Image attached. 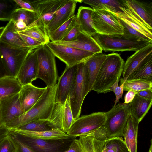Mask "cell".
I'll return each mask as SVG.
<instances>
[{
	"mask_svg": "<svg viewBox=\"0 0 152 152\" xmlns=\"http://www.w3.org/2000/svg\"><path fill=\"white\" fill-rule=\"evenodd\" d=\"M46 88L43 95L30 110L12 121L3 125L5 128H17L34 121L49 120L55 104L57 84Z\"/></svg>",
	"mask_w": 152,
	"mask_h": 152,
	"instance_id": "cell-1",
	"label": "cell"
},
{
	"mask_svg": "<svg viewBox=\"0 0 152 152\" xmlns=\"http://www.w3.org/2000/svg\"><path fill=\"white\" fill-rule=\"evenodd\" d=\"M124 63L118 53H113L107 55L103 63L92 90L97 93H106L117 80H119L122 73Z\"/></svg>",
	"mask_w": 152,
	"mask_h": 152,
	"instance_id": "cell-2",
	"label": "cell"
},
{
	"mask_svg": "<svg viewBox=\"0 0 152 152\" xmlns=\"http://www.w3.org/2000/svg\"><path fill=\"white\" fill-rule=\"evenodd\" d=\"M36 50L38 66L37 78L42 80L46 86L52 87L58 79L56 57L46 44L39 46Z\"/></svg>",
	"mask_w": 152,
	"mask_h": 152,
	"instance_id": "cell-3",
	"label": "cell"
},
{
	"mask_svg": "<svg viewBox=\"0 0 152 152\" xmlns=\"http://www.w3.org/2000/svg\"><path fill=\"white\" fill-rule=\"evenodd\" d=\"M37 48L16 47L0 41V53L8 76L16 77L28 56Z\"/></svg>",
	"mask_w": 152,
	"mask_h": 152,
	"instance_id": "cell-4",
	"label": "cell"
},
{
	"mask_svg": "<svg viewBox=\"0 0 152 152\" xmlns=\"http://www.w3.org/2000/svg\"><path fill=\"white\" fill-rule=\"evenodd\" d=\"M92 18L96 33L111 37L122 36L124 29L116 14L105 10L93 9Z\"/></svg>",
	"mask_w": 152,
	"mask_h": 152,
	"instance_id": "cell-5",
	"label": "cell"
},
{
	"mask_svg": "<svg viewBox=\"0 0 152 152\" xmlns=\"http://www.w3.org/2000/svg\"><path fill=\"white\" fill-rule=\"evenodd\" d=\"M89 92L88 83L84 72L83 62L77 65L76 77L69 95L75 121L80 117L83 102Z\"/></svg>",
	"mask_w": 152,
	"mask_h": 152,
	"instance_id": "cell-6",
	"label": "cell"
},
{
	"mask_svg": "<svg viewBox=\"0 0 152 152\" xmlns=\"http://www.w3.org/2000/svg\"><path fill=\"white\" fill-rule=\"evenodd\" d=\"M102 50L105 51H136L150 44L148 42L125 39L122 37H111L97 33L92 36Z\"/></svg>",
	"mask_w": 152,
	"mask_h": 152,
	"instance_id": "cell-7",
	"label": "cell"
},
{
	"mask_svg": "<svg viewBox=\"0 0 152 152\" xmlns=\"http://www.w3.org/2000/svg\"><path fill=\"white\" fill-rule=\"evenodd\" d=\"M106 119L104 112H94L83 115L74 121L66 134L70 137L89 135L103 126Z\"/></svg>",
	"mask_w": 152,
	"mask_h": 152,
	"instance_id": "cell-8",
	"label": "cell"
},
{
	"mask_svg": "<svg viewBox=\"0 0 152 152\" xmlns=\"http://www.w3.org/2000/svg\"><path fill=\"white\" fill-rule=\"evenodd\" d=\"M129 112L127 104L120 103L105 112L106 119L104 125L108 138L122 137Z\"/></svg>",
	"mask_w": 152,
	"mask_h": 152,
	"instance_id": "cell-9",
	"label": "cell"
},
{
	"mask_svg": "<svg viewBox=\"0 0 152 152\" xmlns=\"http://www.w3.org/2000/svg\"><path fill=\"white\" fill-rule=\"evenodd\" d=\"M55 57L71 67L84 62L95 53L50 42L46 44Z\"/></svg>",
	"mask_w": 152,
	"mask_h": 152,
	"instance_id": "cell-10",
	"label": "cell"
},
{
	"mask_svg": "<svg viewBox=\"0 0 152 152\" xmlns=\"http://www.w3.org/2000/svg\"><path fill=\"white\" fill-rule=\"evenodd\" d=\"M67 1L39 0L31 1L37 14V19L31 27L37 26L47 32L46 26L58 10Z\"/></svg>",
	"mask_w": 152,
	"mask_h": 152,
	"instance_id": "cell-11",
	"label": "cell"
},
{
	"mask_svg": "<svg viewBox=\"0 0 152 152\" xmlns=\"http://www.w3.org/2000/svg\"><path fill=\"white\" fill-rule=\"evenodd\" d=\"M75 121L68 95L63 104L55 103L48 124L51 129H58L66 133Z\"/></svg>",
	"mask_w": 152,
	"mask_h": 152,
	"instance_id": "cell-12",
	"label": "cell"
},
{
	"mask_svg": "<svg viewBox=\"0 0 152 152\" xmlns=\"http://www.w3.org/2000/svg\"><path fill=\"white\" fill-rule=\"evenodd\" d=\"M127 8L141 23L152 31V2L137 0H123Z\"/></svg>",
	"mask_w": 152,
	"mask_h": 152,
	"instance_id": "cell-13",
	"label": "cell"
},
{
	"mask_svg": "<svg viewBox=\"0 0 152 152\" xmlns=\"http://www.w3.org/2000/svg\"><path fill=\"white\" fill-rule=\"evenodd\" d=\"M152 58V43L135 52L129 57L124 64L122 82H125L132 72L145 65Z\"/></svg>",
	"mask_w": 152,
	"mask_h": 152,
	"instance_id": "cell-14",
	"label": "cell"
},
{
	"mask_svg": "<svg viewBox=\"0 0 152 152\" xmlns=\"http://www.w3.org/2000/svg\"><path fill=\"white\" fill-rule=\"evenodd\" d=\"M77 65L71 67L66 66L62 74L58 78L55 103L62 104L65 102L76 77Z\"/></svg>",
	"mask_w": 152,
	"mask_h": 152,
	"instance_id": "cell-15",
	"label": "cell"
},
{
	"mask_svg": "<svg viewBox=\"0 0 152 152\" xmlns=\"http://www.w3.org/2000/svg\"><path fill=\"white\" fill-rule=\"evenodd\" d=\"M0 106L2 125L12 121L24 113L19 93L0 100Z\"/></svg>",
	"mask_w": 152,
	"mask_h": 152,
	"instance_id": "cell-16",
	"label": "cell"
},
{
	"mask_svg": "<svg viewBox=\"0 0 152 152\" xmlns=\"http://www.w3.org/2000/svg\"><path fill=\"white\" fill-rule=\"evenodd\" d=\"M38 71L36 49L32 50L24 61L16 77L22 86L32 83L37 78Z\"/></svg>",
	"mask_w": 152,
	"mask_h": 152,
	"instance_id": "cell-17",
	"label": "cell"
},
{
	"mask_svg": "<svg viewBox=\"0 0 152 152\" xmlns=\"http://www.w3.org/2000/svg\"><path fill=\"white\" fill-rule=\"evenodd\" d=\"M81 3V0H68L57 11L46 26L48 34L66 22L74 15L76 4Z\"/></svg>",
	"mask_w": 152,
	"mask_h": 152,
	"instance_id": "cell-18",
	"label": "cell"
},
{
	"mask_svg": "<svg viewBox=\"0 0 152 152\" xmlns=\"http://www.w3.org/2000/svg\"><path fill=\"white\" fill-rule=\"evenodd\" d=\"M7 129L18 136L34 139L63 140L70 137L66 133L58 129L41 131H33L17 128Z\"/></svg>",
	"mask_w": 152,
	"mask_h": 152,
	"instance_id": "cell-19",
	"label": "cell"
},
{
	"mask_svg": "<svg viewBox=\"0 0 152 152\" xmlns=\"http://www.w3.org/2000/svg\"><path fill=\"white\" fill-rule=\"evenodd\" d=\"M54 43L63 45L94 53H101L102 50L93 37L81 32L76 39L72 41H59L52 42Z\"/></svg>",
	"mask_w": 152,
	"mask_h": 152,
	"instance_id": "cell-20",
	"label": "cell"
},
{
	"mask_svg": "<svg viewBox=\"0 0 152 152\" xmlns=\"http://www.w3.org/2000/svg\"><path fill=\"white\" fill-rule=\"evenodd\" d=\"M37 87L32 83L22 86L19 93L22 107L25 113L30 110L37 102L46 89Z\"/></svg>",
	"mask_w": 152,
	"mask_h": 152,
	"instance_id": "cell-21",
	"label": "cell"
},
{
	"mask_svg": "<svg viewBox=\"0 0 152 152\" xmlns=\"http://www.w3.org/2000/svg\"><path fill=\"white\" fill-rule=\"evenodd\" d=\"M139 122L129 110L127 122L123 132L124 141L129 152H137Z\"/></svg>",
	"mask_w": 152,
	"mask_h": 152,
	"instance_id": "cell-22",
	"label": "cell"
},
{
	"mask_svg": "<svg viewBox=\"0 0 152 152\" xmlns=\"http://www.w3.org/2000/svg\"><path fill=\"white\" fill-rule=\"evenodd\" d=\"M17 136L34 152H58L63 145V140H43Z\"/></svg>",
	"mask_w": 152,
	"mask_h": 152,
	"instance_id": "cell-23",
	"label": "cell"
},
{
	"mask_svg": "<svg viewBox=\"0 0 152 152\" xmlns=\"http://www.w3.org/2000/svg\"><path fill=\"white\" fill-rule=\"evenodd\" d=\"M107 55L102 53H95L83 62L84 66L88 74L89 92L92 90L93 86Z\"/></svg>",
	"mask_w": 152,
	"mask_h": 152,
	"instance_id": "cell-24",
	"label": "cell"
},
{
	"mask_svg": "<svg viewBox=\"0 0 152 152\" xmlns=\"http://www.w3.org/2000/svg\"><path fill=\"white\" fill-rule=\"evenodd\" d=\"M93 10L90 7L81 6L79 7L76 15V21L81 31L92 36L96 33L92 18Z\"/></svg>",
	"mask_w": 152,
	"mask_h": 152,
	"instance_id": "cell-25",
	"label": "cell"
},
{
	"mask_svg": "<svg viewBox=\"0 0 152 152\" xmlns=\"http://www.w3.org/2000/svg\"><path fill=\"white\" fill-rule=\"evenodd\" d=\"M152 104V99L141 97L137 94L133 100L127 104L129 111L140 122L150 109Z\"/></svg>",
	"mask_w": 152,
	"mask_h": 152,
	"instance_id": "cell-26",
	"label": "cell"
},
{
	"mask_svg": "<svg viewBox=\"0 0 152 152\" xmlns=\"http://www.w3.org/2000/svg\"><path fill=\"white\" fill-rule=\"evenodd\" d=\"M0 41L18 48L29 47L24 42L19 33L16 32L13 22L9 21L0 36Z\"/></svg>",
	"mask_w": 152,
	"mask_h": 152,
	"instance_id": "cell-27",
	"label": "cell"
},
{
	"mask_svg": "<svg viewBox=\"0 0 152 152\" xmlns=\"http://www.w3.org/2000/svg\"><path fill=\"white\" fill-rule=\"evenodd\" d=\"M22 87L16 77L7 76L0 78V100L19 93Z\"/></svg>",
	"mask_w": 152,
	"mask_h": 152,
	"instance_id": "cell-28",
	"label": "cell"
},
{
	"mask_svg": "<svg viewBox=\"0 0 152 152\" xmlns=\"http://www.w3.org/2000/svg\"><path fill=\"white\" fill-rule=\"evenodd\" d=\"M122 12L116 13L118 17L132 28L152 39V31L141 23L131 13L129 10L121 7Z\"/></svg>",
	"mask_w": 152,
	"mask_h": 152,
	"instance_id": "cell-29",
	"label": "cell"
},
{
	"mask_svg": "<svg viewBox=\"0 0 152 152\" xmlns=\"http://www.w3.org/2000/svg\"><path fill=\"white\" fill-rule=\"evenodd\" d=\"M83 2L90 5L94 10L108 11L116 14L122 12L121 7H124L122 0H82Z\"/></svg>",
	"mask_w": 152,
	"mask_h": 152,
	"instance_id": "cell-30",
	"label": "cell"
},
{
	"mask_svg": "<svg viewBox=\"0 0 152 152\" xmlns=\"http://www.w3.org/2000/svg\"><path fill=\"white\" fill-rule=\"evenodd\" d=\"M37 18V14L32 12L19 8L13 13L10 20L13 22L19 21L26 24L27 28L30 27Z\"/></svg>",
	"mask_w": 152,
	"mask_h": 152,
	"instance_id": "cell-31",
	"label": "cell"
},
{
	"mask_svg": "<svg viewBox=\"0 0 152 152\" xmlns=\"http://www.w3.org/2000/svg\"><path fill=\"white\" fill-rule=\"evenodd\" d=\"M102 152H129L122 137L108 138L104 140Z\"/></svg>",
	"mask_w": 152,
	"mask_h": 152,
	"instance_id": "cell-32",
	"label": "cell"
},
{
	"mask_svg": "<svg viewBox=\"0 0 152 152\" xmlns=\"http://www.w3.org/2000/svg\"><path fill=\"white\" fill-rule=\"evenodd\" d=\"M78 140L85 152H102L104 140L90 135L80 137Z\"/></svg>",
	"mask_w": 152,
	"mask_h": 152,
	"instance_id": "cell-33",
	"label": "cell"
},
{
	"mask_svg": "<svg viewBox=\"0 0 152 152\" xmlns=\"http://www.w3.org/2000/svg\"><path fill=\"white\" fill-rule=\"evenodd\" d=\"M76 15H75L66 22L61 26L48 36L52 42L61 41L75 25Z\"/></svg>",
	"mask_w": 152,
	"mask_h": 152,
	"instance_id": "cell-34",
	"label": "cell"
},
{
	"mask_svg": "<svg viewBox=\"0 0 152 152\" xmlns=\"http://www.w3.org/2000/svg\"><path fill=\"white\" fill-rule=\"evenodd\" d=\"M134 80L152 81V58L142 67L131 73L126 81Z\"/></svg>",
	"mask_w": 152,
	"mask_h": 152,
	"instance_id": "cell-35",
	"label": "cell"
},
{
	"mask_svg": "<svg viewBox=\"0 0 152 152\" xmlns=\"http://www.w3.org/2000/svg\"><path fill=\"white\" fill-rule=\"evenodd\" d=\"M19 7L14 0H0V20L10 21L13 12Z\"/></svg>",
	"mask_w": 152,
	"mask_h": 152,
	"instance_id": "cell-36",
	"label": "cell"
},
{
	"mask_svg": "<svg viewBox=\"0 0 152 152\" xmlns=\"http://www.w3.org/2000/svg\"><path fill=\"white\" fill-rule=\"evenodd\" d=\"M118 18L124 29L123 37L125 39L145 41L152 43V39L132 28L121 19Z\"/></svg>",
	"mask_w": 152,
	"mask_h": 152,
	"instance_id": "cell-37",
	"label": "cell"
},
{
	"mask_svg": "<svg viewBox=\"0 0 152 152\" xmlns=\"http://www.w3.org/2000/svg\"><path fill=\"white\" fill-rule=\"evenodd\" d=\"M152 90V81L142 80L126 81L124 84V91L132 90L137 92L144 90Z\"/></svg>",
	"mask_w": 152,
	"mask_h": 152,
	"instance_id": "cell-38",
	"label": "cell"
},
{
	"mask_svg": "<svg viewBox=\"0 0 152 152\" xmlns=\"http://www.w3.org/2000/svg\"><path fill=\"white\" fill-rule=\"evenodd\" d=\"M18 32L34 38L40 42L43 45L50 42L47 32L37 26H33Z\"/></svg>",
	"mask_w": 152,
	"mask_h": 152,
	"instance_id": "cell-39",
	"label": "cell"
},
{
	"mask_svg": "<svg viewBox=\"0 0 152 152\" xmlns=\"http://www.w3.org/2000/svg\"><path fill=\"white\" fill-rule=\"evenodd\" d=\"M17 128L33 131H45L51 129L48 125V120L34 121Z\"/></svg>",
	"mask_w": 152,
	"mask_h": 152,
	"instance_id": "cell-40",
	"label": "cell"
},
{
	"mask_svg": "<svg viewBox=\"0 0 152 152\" xmlns=\"http://www.w3.org/2000/svg\"><path fill=\"white\" fill-rule=\"evenodd\" d=\"M8 131V132L6 134V137L12 144L15 152H34L16 135Z\"/></svg>",
	"mask_w": 152,
	"mask_h": 152,
	"instance_id": "cell-41",
	"label": "cell"
},
{
	"mask_svg": "<svg viewBox=\"0 0 152 152\" xmlns=\"http://www.w3.org/2000/svg\"><path fill=\"white\" fill-rule=\"evenodd\" d=\"M81 32L79 25L77 22L76 19V21L75 25L66 35L63 38L61 41H73L76 39Z\"/></svg>",
	"mask_w": 152,
	"mask_h": 152,
	"instance_id": "cell-42",
	"label": "cell"
},
{
	"mask_svg": "<svg viewBox=\"0 0 152 152\" xmlns=\"http://www.w3.org/2000/svg\"><path fill=\"white\" fill-rule=\"evenodd\" d=\"M119 80H117L110 88L109 91H113L115 95V100L114 106L116 105L119 102L120 99L122 97L124 92V82H122L120 86H118Z\"/></svg>",
	"mask_w": 152,
	"mask_h": 152,
	"instance_id": "cell-43",
	"label": "cell"
},
{
	"mask_svg": "<svg viewBox=\"0 0 152 152\" xmlns=\"http://www.w3.org/2000/svg\"><path fill=\"white\" fill-rule=\"evenodd\" d=\"M18 33L23 41L28 47L37 48L39 46L43 45L41 42L34 38L23 34Z\"/></svg>",
	"mask_w": 152,
	"mask_h": 152,
	"instance_id": "cell-44",
	"label": "cell"
},
{
	"mask_svg": "<svg viewBox=\"0 0 152 152\" xmlns=\"http://www.w3.org/2000/svg\"><path fill=\"white\" fill-rule=\"evenodd\" d=\"M0 152H15L12 144L6 136L0 143Z\"/></svg>",
	"mask_w": 152,
	"mask_h": 152,
	"instance_id": "cell-45",
	"label": "cell"
},
{
	"mask_svg": "<svg viewBox=\"0 0 152 152\" xmlns=\"http://www.w3.org/2000/svg\"><path fill=\"white\" fill-rule=\"evenodd\" d=\"M64 152H85L78 139L73 140L69 148Z\"/></svg>",
	"mask_w": 152,
	"mask_h": 152,
	"instance_id": "cell-46",
	"label": "cell"
},
{
	"mask_svg": "<svg viewBox=\"0 0 152 152\" xmlns=\"http://www.w3.org/2000/svg\"><path fill=\"white\" fill-rule=\"evenodd\" d=\"M21 8L29 11L36 12V11L31 1L28 0H14Z\"/></svg>",
	"mask_w": 152,
	"mask_h": 152,
	"instance_id": "cell-47",
	"label": "cell"
},
{
	"mask_svg": "<svg viewBox=\"0 0 152 152\" xmlns=\"http://www.w3.org/2000/svg\"><path fill=\"white\" fill-rule=\"evenodd\" d=\"M139 96L148 99H152V90L146 89L140 91L136 93Z\"/></svg>",
	"mask_w": 152,
	"mask_h": 152,
	"instance_id": "cell-48",
	"label": "cell"
},
{
	"mask_svg": "<svg viewBox=\"0 0 152 152\" xmlns=\"http://www.w3.org/2000/svg\"><path fill=\"white\" fill-rule=\"evenodd\" d=\"M136 94V93L132 90L128 91L125 95L124 103L128 104L131 102L134 98Z\"/></svg>",
	"mask_w": 152,
	"mask_h": 152,
	"instance_id": "cell-49",
	"label": "cell"
},
{
	"mask_svg": "<svg viewBox=\"0 0 152 152\" xmlns=\"http://www.w3.org/2000/svg\"><path fill=\"white\" fill-rule=\"evenodd\" d=\"M8 76L0 53V78Z\"/></svg>",
	"mask_w": 152,
	"mask_h": 152,
	"instance_id": "cell-50",
	"label": "cell"
},
{
	"mask_svg": "<svg viewBox=\"0 0 152 152\" xmlns=\"http://www.w3.org/2000/svg\"><path fill=\"white\" fill-rule=\"evenodd\" d=\"M152 139L150 140V145L148 152H152Z\"/></svg>",
	"mask_w": 152,
	"mask_h": 152,
	"instance_id": "cell-51",
	"label": "cell"
},
{
	"mask_svg": "<svg viewBox=\"0 0 152 152\" xmlns=\"http://www.w3.org/2000/svg\"><path fill=\"white\" fill-rule=\"evenodd\" d=\"M4 27H0V36L1 35L2 32H3Z\"/></svg>",
	"mask_w": 152,
	"mask_h": 152,
	"instance_id": "cell-52",
	"label": "cell"
},
{
	"mask_svg": "<svg viewBox=\"0 0 152 152\" xmlns=\"http://www.w3.org/2000/svg\"><path fill=\"white\" fill-rule=\"evenodd\" d=\"M2 125L1 121V109H0V129Z\"/></svg>",
	"mask_w": 152,
	"mask_h": 152,
	"instance_id": "cell-53",
	"label": "cell"
}]
</instances>
